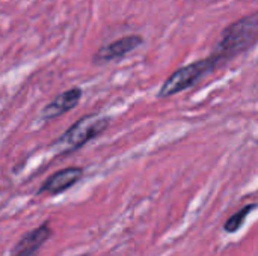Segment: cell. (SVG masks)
I'll list each match as a JSON object with an SVG mask.
<instances>
[{"label": "cell", "mask_w": 258, "mask_h": 256, "mask_svg": "<svg viewBox=\"0 0 258 256\" xmlns=\"http://www.w3.org/2000/svg\"><path fill=\"white\" fill-rule=\"evenodd\" d=\"M257 42L258 11L246 17H242L240 20L225 27L212 54L216 57V60L221 65L251 50Z\"/></svg>", "instance_id": "6da1fadb"}, {"label": "cell", "mask_w": 258, "mask_h": 256, "mask_svg": "<svg viewBox=\"0 0 258 256\" xmlns=\"http://www.w3.org/2000/svg\"><path fill=\"white\" fill-rule=\"evenodd\" d=\"M219 66V62L213 54L195 60L189 65H184L178 69H175L160 86V91L157 92L159 98H169L172 95H177L183 91H187L198 84L201 80H204L209 74H212Z\"/></svg>", "instance_id": "7a4b0ae2"}, {"label": "cell", "mask_w": 258, "mask_h": 256, "mask_svg": "<svg viewBox=\"0 0 258 256\" xmlns=\"http://www.w3.org/2000/svg\"><path fill=\"white\" fill-rule=\"evenodd\" d=\"M109 127V118L92 113L80 118L74 125H71L56 142L59 154H70L82 146H85L92 139L98 137Z\"/></svg>", "instance_id": "3957f363"}, {"label": "cell", "mask_w": 258, "mask_h": 256, "mask_svg": "<svg viewBox=\"0 0 258 256\" xmlns=\"http://www.w3.org/2000/svg\"><path fill=\"white\" fill-rule=\"evenodd\" d=\"M142 44H144V38L141 35H125V36L107 44V45H103L100 50H97L92 60L95 63L113 62V60L122 59L124 56L130 54L138 47H141Z\"/></svg>", "instance_id": "277c9868"}, {"label": "cell", "mask_w": 258, "mask_h": 256, "mask_svg": "<svg viewBox=\"0 0 258 256\" xmlns=\"http://www.w3.org/2000/svg\"><path fill=\"white\" fill-rule=\"evenodd\" d=\"M83 177V169L82 167H65L62 170H57L45 183L41 186L38 193H48V195H59L74 184H77Z\"/></svg>", "instance_id": "5b68a950"}, {"label": "cell", "mask_w": 258, "mask_h": 256, "mask_svg": "<svg viewBox=\"0 0 258 256\" xmlns=\"http://www.w3.org/2000/svg\"><path fill=\"white\" fill-rule=\"evenodd\" d=\"M82 98V89L80 88H73L68 89L62 94H59L51 103H48L42 112H41V118L44 121H50L54 119L70 110H73L74 107H77V104L80 103Z\"/></svg>", "instance_id": "8992f818"}, {"label": "cell", "mask_w": 258, "mask_h": 256, "mask_svg": "<svg viewBox=\"0 0 258 256\" xmlns=\"http://www.w3.org/2000/svg\"><path fill=\"white\" fill-rule=\"evenodd\" d=\"M50 235H51L50 225L42 223L39 228L32 229L30 232L23 235V238L15 246L12 256H32L35 252H38V249L50 238Z\"/></svg>", "instance_id": "52a82bcc"}, {"label": "cell", "mask_w": 258, "mask_h": 256, "mask_svg": "<svg viewBox=\"0 0 258 256\" xmlns=\"http://www.w3.org/2000/svg\"><path fill=\"white\" fill-rule=\"evenodd\" d=\"M255 207H258L257 204H251V205H246L245 208H242L239 213H236L228 222H227V225H225V229L228 231V232H234V231H237L242 225H243V220H245V217L249 214V211L251 210H254Z\"/></svg>", "instance_id": "ba28073f"}]
</instances>
